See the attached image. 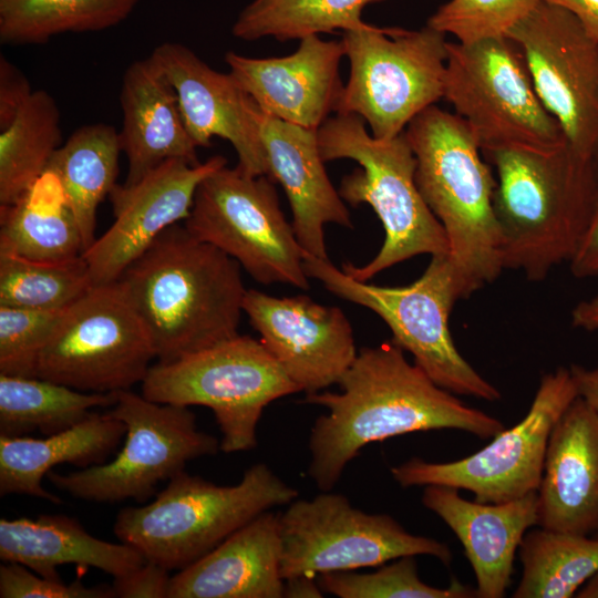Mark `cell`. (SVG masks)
Masks as SVG:
<instances>
[{"label": "cell", "mask_w": 598, "mask_h": 598, "mask_svg": "<svg viewBox=\"0 0 598 598\" xmlns=\"http://www.w3.org/2000/svg\"><path fill=\"white\" fill-rule=\"evenodd\" d=\"M338 384L340 392L320 391L303 400L327 409L308 442V475L322 492L336 486L368 444L432 430H460L480 439L505 430L501 420L433 382L392 340L362 348Z\"/></svg>", "instance_id": "1"}, {"label": "cell", "mask_w": 598, "mask_h": 598, "mask_svg": "<svg viewBox=\"0 0 598 598\" xmlns=\"http://www.w3.org/2000/svg\"><path fill=\"white\" fill-rule=\"evenodd\" d=\"M117 281L145 323L158 362L239 334L247 291L240 265L185 226L166 228Z\"/></svg>", "instance_id": "2"}, {"label": "cell", "mask_w": 598, "mask_h": 598, "mask_svg": "<svg viewBox=\"0 0 598 598\" xmlns=\"http://www.w3.org/2000/svg\"><path fill=\"white\" fill-rule=\"evenodd\" d=\"M497 179L493 207L504 269L543 281L574 256L598 194L594 159L568 143L551 152L483 153Z\"/></svg>", "instance_id": "3"}, {"label": "cell", "mask_w": 598, "mask_h": 598, "mask_svg": "<svg viewBox=\"0 0 598 598\" xmlns=\"http://www.w3.org/2000/svg\"><path fill=\"white\" fill-rule=\"evenodd\" d=\"M404 135L416 158V186L445 230L447 257L467 299L504 270L491 165L465 121L435 104Z\"/></svg>", "instance_id": "4"}, {"label": "cell", "mask_w": 598, "mask_h": 598, "mask_svg": "<svg viewBox=\"0 0 598 598\" xmlns=\"http://www.w3.org/2000/svg\"><path fill=\"white\" fill-rule=\"evenodd\" d=\"M324 162L349 158L360 168L342 177L339 194L353 207L368 204L384 229L375 257L363 266L344 262L342 270L368 281L384 269L419 255H447L445 230L424 202L415 183L416 158L404 132L378 140L357 114L336 113L318 128Z\"/></svg>", "instance_id": "5"}, {"label": "cell", "mask_w": 598, "mask_h": 598, "mask_svg": "<svg viewBox=\"0 0 598 598\" xmlns=\"http://www.w3.org/2000/svg\"><path fill=\"white\" fill-rule=\"evenodd\" d=\"M298 495L265 463L251 465L235 485H216L182 471L153 502L121 509L113 529L146 560L181 570L258 515Z\"/></svg>", "instance_id": "6"}, {"label": "cell", "mask_w": 598, "mask_h": 598, "mask_svg": "<svg viewBox=\"0 0 598 598\" xmlns=\"http://www.w3.org/2000/svg\"><path fill=\"white\" fill-rule=\"evenodd\" d=\"M303 268L329 292L377 313L390 328L392 341L412 354L414 363L437 385L454 394L501 400L499 390L463 358L452 338L450 316L455 302L465 298L447 255L431 256L421 277L403 287L359 281L329 258L309 254Z\"/></svg>", "instance_id": "7"}, {"label": "cell", "mask_w": 598, "mask_h": 598, "mask_svg": "<svg viewBox=\"0 0 598 598\" xmlns=\"http://www.w3.org/2000/svg\"><path fill=\"white\" fill-rule=\"evenodd\" d=\"M297 392L261 341L240 334L171 362L157 361L142 382V395L154 402L209 408L225 453L255 448L265 408Z\"/></svg>", "instance_id": "8"}, {"label": "cell", "mask_w": 598, "mask_h": 598, "mask_svg": "<svg viewBox=\"0 0 598 598\" xmlns=\"http://www.w3.org/2000/svg\"><path fill=\"white\" fill-rule=\"evenodd\" d=\"M444 97L468 125L482 154L551 152L568 143L538 96L520 48L507 35L447 42Z\"/></svg>", "instance_id": "9"}, {"label": "cell", "mask_w": 598, "mask_h": 598, "mask_svg": "<svg viewBox=\"0 0 598 598\" xmlns=\"http://www.w3.org/2000/svg\"><path fill=\"white\" fill-rule=\"evenodd\" d=\"M349 78L336 112L357 114L371 135L391 140L444 97L447 41L427 24L420 30L365 27L344 31Z\"/></svg>", "instance_id": "10"}, {"label": "cell", "mask_w": 598, "mask_h": 598, "mask_svg": "<svg viewBox=\"0 0 598 598\" xmlns=\"http://www.w3.org/2000/svg\"><path fill=\"white\" fill-rule=\"evenodd\" d=\"M185 228L235 259L262 285L309 289L307 254L280 208L275 181L226 165L198 186Z\"/></svg>", "instance_id": "11"}, {"label": "cell", "mask_w": 598, "mask_h": 598, "mask_svg": "<svg viewBox=\"0 0 598 598\" xmlns=\"http://www.w3.org/2000/svg\"><path fill=\"white\" fill-rule=\"evenodd\" d=\"M109 412L126 425L125 441L110 461L69 474L48 473L69 495L92 502H146L156 487L184 471L187 462L214 455L220 442L199 431L187 408L158 403L131 390L117 392Z\"/></svg>", "instance_id": "12"}, {"label": "cell", "mask_w": 598, "mask_h": 598, "mask_svg": "<svg viewBox=\"0 0 598 598\" xmlns=\"http://www.w3.org/2000/svg\"><path fill=\"white\" fill-rule=\"evenodd\" d=\"M155 358L150 332L118 281L92 286L69 306L35 375L90 393L130 390Z\"/></svg>", "instance_id": "13"}, {"label": "cell", "mask_w": 598, "mask_h": 598, "mask_svg": "<svg viewBox=\"0 0 598 598\" xmlns=\"http://www.w3.org/2000/svg\"><path fill=\"white\" fill-rule=\"evenodd\" d=\"M281 576H315L379 567L408 555H429L448 566L450 547L408 532L389 514L365 513L342 494L296 498L279 515Z\"/></svg>", "instance_id": "14"}, {"label": "cell", "mask_w": 598, "mask_h": 598, "mask_svg": "<svg viewBox=\"0 0 598 598\" xmlns=\"http://www.w3.org/2000/svg\"><path fill=\"white\" fill-rule=\"evenodd\" d=\"M577 396L570 370L559 367L542 377L524 419L480 451L441 463L412 457L392 467L391 475L404 488L450 486L470 491L480 503L498 504L537 492L550 432Z\"/></svg>", "instance_id": "15"}, {"label": "cell", "mask_w": 598, "mask_h": 598, "mask_svg": "<svg viewBox=\"0 0 598 598\" xmlns=\"http://www.w3.org/2000/svg\"><path fill=\"white\" fill-rule=\"evenodd\" d=\"M520 48L535 90L568 144L594 159L598 150V43L568 10L540 0L506 34Z\"/></svg>", "instance_id": "16"}, {"label": "cell", "mask_w": 598, "mask_h": 598, "mask_svg": "<svg viewBox=\"0 0 598 598\" xmlns=\"http://www.w3.org/2000/svg\"><path fill=\"white\" fill-rule=\"evenodd\" d=\"M226 164L221 155L197 165L171 159L133 185L116 184L109 195L114 221L82 254L92 285L117 281L166 228L188 217L199 184Z\"/></svg>", "instance_id": "17"}, {"label": "cell", "mask_w": 598, "mask_h": 598, "mask_svg": "<svg viewBox=\"0 0 598 598\" xmlns=\"http://www.w3.org/2000/svg\"><path fill=\"white\" fill-rule=\"evenodd\" d=\"M243 311L260 341L306 395L338 384L357 358L352 327L336 306L306 295L246 291Z\"/></svg>", "instance_id": "18"}, {"label": "cell", "mask_w": 598, "mask_h": 598, "mask_svg": "<svg viewBox=\"0 0 598 598\" xmlns=\"http://www.w3.org/2000/svg\"><path fill=\"white\" fill-rule=\"evenodd\" d=\"M153 59L174 86L181 113L197 147L215 136L228 141L238 167L251 176H269L261 141L260 109L230 73L215 71L190 49L176 42L156 47Z\"/></svg>", "instance_id": "19"}, {"label": "cell", "mask_w": 598, "mask_h": 598, "mask_svg": "<svg viewBox=\"0 0 598 598\" xmlns=\"http://www.w3.org/2000/svg\"><path fill=\"white\" fill-rule=\"evenodd\" d=\"M342 56L341 40L326 41L312 34L286 56L257 59L229 51L225 62L264 113L318 131L336 112L343 89L339 75Z\"/></svg>", "instance_id": "20"}, {"label": "cell", "mask_w": 598, "mask_h": 598, "mask_svg": "<svg viewBox=\"0 0 598 598\" xmlns=\"http://www.w3.org/2000/svg\"><path fill=\"white\" fill-rule=\"evenodd\" d=\"M460 489L424 486L422 504L456 535L476 579L478 598H503L512 584L514 561L524 535L538 522V497L498 503L463 498Z\"/></svg>", "instance_id": "21"}, {"label": "cell", "mask_w": 598, "mask_h": 598, "mask_svg": "<svg viewBox=\"0 0 598 598\" xmlns=\"http://www.w3.org/2000/svg\"><path fill=\"white\" fill-rule=\"evenodd\" d=\"M539 527L598 530V412L577 396L555 423L537 489Z\"/></svg>", "instance_id": "22"}, {"label": "cell", "mask_w": 598, "mask_h": 598, "mask_svg": "<svg viewBox=\"0 0 598 598\" xmlns=\"http://www.w3.org/2000/svg\"><path fill=\"white\" fill-rule=\"evenodd\" d=\"M259 125L269 176L285 190L299 245L307 254L328 259L324 226L337 224L352 229L353 223L328 177L317 131L281 121L261 110Z\"/></svg>", "instance_id": "23"}, {"label": "cell", "mask_w": 598, "mask_h": 598, "mask_svg": "<svg viewBox=\"0 0 598 598\" xmlns=\"http://www.w3.org/2000/svg\"><path fill=\"white\" fill-rule=\"evenodd\" d=\"M279 515L267 511L172 576L168 598H281Z\"/></svg>", "instance_id": "24"}, {"label": "cell", "mask_w": 598, "mask_h": 598, "mask_svg": "<svg viewBox=\"0 0 598 598\" xmlns=\"http://www.w3.org/2000/svg\"><path fill=\"white\" fill-rule=\"evenodd\" d=\"M122 152L127 159L124 185H133L171 159L200 162L185 126L171 81L152 55L136 60L124 73L120 92Z\"/></svg>", "instance_id": "25"}, {"label": "cell", "mask_w": 598, "mask_h": 598, "mask_svg": "<svg viewBox=\"0 0 598 598\" xmlns=\"http://www.w3.org/2000/svg\"><path fill=\"white\" fill-rule=\"evenodd\" d=\"M0 559L52 580H61L58 567L65 564L97 568L115 578L146 561L131 545L96 538L72 517L47 514L35 519L2 517Z\"/></svg>", "instance_id": "26"}, {"label": "cell", "mask_w": 598, "mask_h": 598, "mask_svg": "<svg viewBox=\"0 0 598 598\" xmlns=\"http://www.w3.org/2000/svg\"><path fill=\"white\" fill-rule=\"evenodd\" d=\"M125 432V423L110 412H92L80 423L40 439L0 434V495L60 504L61 498L42 486L44 475L62 463L84 468L106 462Z\"/></svg>", "instance_id": "27"}, {"label": "cell", "mask_w": 598, "mask_h": 598, "mask_svg": "<svg viewBox=\"0 0 598 598\" xmlns=\"http://www.w3.org/2000/svg\"><path fill=\"white\" fill-rule=\"evenodd\" d=\"M83 251L80 227L53 173L42 174L16 203L0 206V252L60 262Z\"/></svg>", "instance_id": "28"}, {"label": "cell", "mask_w": 598, "mask_h": 598, "mask_svg": "<svg viewBox=\"0 0 598 598\" xmlns=\"http://www.w3.org/2000/svg\"><path fill=\"white\" fill-rule=\"evenodd\" d=\"M121 152L120 133L111 125L95 123L74 131L48 164L45 172L60 181L78 221L84 251L96 239L97 207L116 185Z\"/></svg>", "instance_id": "29"}, {"label": "cell", "mask_w": 598, "mask_h": 598, "mask_svg": "<svg viewBox=\"0 0 598 598\" xmlns=\"http://www.w3.org/2000/svg\"><path fill=\"white\" fill-rule=\"evenodd\" d=\"M117 392H82L38 377L0 373V434L51 435L87 417L96 406H113Z\"/></svg>", "instance_id": "30"}, {"label": "cell", "mask_w": 598, "mask_h": 598, "mask_svg": "<svg viewBox=\"0 0 598 598\" xmlns=\"http://www.w3.org/2000/svg\"><path fill=\"white\" fill-rule=\"evenodd\" d=\"M61 140L55 100L44 90L33 91L0 130V206L16 203L45 173Z\"/></svg>", "instance_id": "31"}, {"label": "cell", "mask_w": 598, "mask_h": 598, "mask_svg": "<svg viewBox=\"0 0 598 598\" xmlns=\"http://www.w3.org/2000/svg\"><path fill=\"white\" fill-rule=\"evenodd\" d=\"M518 555L514 598H570L598 570V537L539 527L527 530Z\"/></svg>", "instance_id": "32"}, {"label": "cell", "mask_w": 598, "mask_h": 598, "mask_svg": "<svg viewBox=\"0 0 598 598\" xmlns=\"http://www.w3.org/2000/svg\"><path fill=\"white\" fill-rule=\"evenodd\" d=\"M138 0H0V40L39 44L66 32L101 31L128 17Z\"/></svg>", "instance_id": "33"}, {"label": "cell", "mask_w": 598, "mask_h": 598, "mask_svg": "<svg viewBox=\"0 0 598 598\" xmlns=\"http://www.w3.org/2000/svg\"><path fill=\"white\" fill-rule=\"evenodd\" d=\"M384 0H252L239 13L233 34L245 41L272 37L278 41L355 30L367 25L363 9Z\"/></svg>", "instance_id": "34"}, {"label": "cell", "mask_w": 598, "mask_h": 598, "mask_svg": "<svg viewBox=\"0 0 598 598\" xmlns=\"http://www.w3.org/2000/svg\"><path fill=\"white\" fill-rule=\"evenodd\" d=\"M84 258L50 262L0 252V306L61 310L91 287Z\"/></svg>", "instance_id": "35"}, {"label": "cell", "mask_w": 598, "mask_h": 598, "mask_svg": "<svg viewBox=\"0 0 598 598\" xmlns=\"http://www.w3.org/2000/svg\"><path fill=\"white\" fill-rule=\"evenodd\" d=\"M416 556L408 555L379 566L375 571L359 574L331 571L317 575L324 594L340 598H472L473 589L456 579L446 588L430 586L421 580Z\"/></svg>", "instance_id": "36"}, {"label": "cell", "mask_w": 598, "mask_h": 598, "mask_svg": "<svg viewBox=\"0 0 598 598\" xmlns=\"http://www.w3.org/2000/svg\"><path fill=\"white\" fill-rule=\"evenodd\" d=\"M540 0H450L441 6L427 25L453 34L460 43L470 44L506 35Z\"/></svg>", "instance_id": "37"}, {"label": "cell", "mask_w": 598, "mask_h": 598, "mask_svg": "<svg viewBox=\"0 0 598 598\" xmlns=\"http://www.w3.org/2000/svg\"><path fill=\"white\" fill-rule=\"evenodd\" d=\"M65 309L0 306V373L37 377L38 359Z\"/></svg>", "instance_id": "38"}, {"label": "cell", "mask_w": 598, "mask_h": 598, "mask_svg": "<svg viewBox=\"0 0 598 598\" xmlns=\"http://www.w3.org/2000/svg\"><path fill=\"white\" fill-rule=\"evenodd\" d=\"M1 598H114L109 585L85 586L80 578L70 584L32 574L18 563L0 566Z\"/></svg>", "instance_id": "39"}, {"label": "cell", "mask_w": 598, "mask_h": 598, "mask_svg": "<svg viewBox=\"0 0 598 598\" xmlns=\"http://www.w3.org/2000/svg\"><path fill=\"white\" fill-rule=\"evenodd\" d=\"M171 579L168 569L146 560L142 566L115 577L111 588L113 597L168 598Z\"/></svg>", "instance_id": "40"}, {"label": "cell", "mask_w": 598, "mask_h": 598, "mask_svg": "<svg viewBox=\"0 0 598 598\" xmlns=\"http://www.w3.org/2000/svg\"><path fill=\"white\" fill-rule=\"evenodd\" d=\"M25 75L6 56L0 58V130L12 121L32 94Z\"/></svg>", "instance_id": "41"}, {"label": "cell", "mask_w": 598, "mask_h": 598, "mask_svg": "<svg viewBox=\"0 0 598 598\" xmlns=\"http://www.w3.org/2000/svg\"><path fill=\"white\" fill-rule=\"evenodd\" d=\"M569 264L571 274L577 278L598 276V194L587 227Z\"/></svg>", "instance_id": "42"}, {"label": "cell", "mask_w": 598, "mask_h": 598, "mask_svg": "<svg viewBox=\"0 0 598 598\" xmlns=\"http://www.w3.org/2000/svg\"><path fill=\"white\" fill-rule=\"evenodd\" d=\"M571 12L588 37L598 43V0H544Z\"/></svg>", "instance_id": "43"}, {"label": "cell", "mask_w": 598, "mask_h": 598, "mask_svg": "<svg viewBox=\"0 0 598 598\" xmlns=\"http://www.w3.org/2000/svg\"><path fill=\"white\" fill-rule=\"evenodd\" d=\"M569 370L578 396L598 412V368L588 369L579 364H571Z\"/></svg>", "instance_id": "44"}, {"label": "cell", "mask_w": 598, "mask_h": 598, "mask_svg": "<svg viewBox=\"0 0 598 598\" xmlns=\"http://www.w3.org/2000/svg\"><path fill=\"white\" fill-rule=\"evenodd\" d=\"M323 591L320 588L317 577L309 575H297L285 579L283 595L287 598H321Z\"/></svg>", "instance_id": "45"}, {"label": "cell", "mask_w": 598, "mask_h": 598, "mask_svg": "<svg viewBox=\"0 0 598 598\" xmlns=\"http://www.w3.org/2000/svg\"><path fill=\"white\" fill-rule=\"evenodd\" d=\"M571 324L586 331H598V296L582 300L574 307Z\"/></svg>", "instance_id": "46"}, {"label": "cell", "mask_w": 598, "mask_h": 598, "mask_svg": "<svg viewBox=\"0 0 598 598\" xmlns=\"http://www.w3.org/2000/svg\"><path fill=\"white\" fill-rule=\"evenodd\" d=\"M579 598H598V570L577 591Z\"/></svg>", "instance_id": "47"}, {"label": "cell", "mask_w": 598, "mask_h": 598, "mask_svg": "<svg viewBox=\"0 0 598 598\" xmlns=\"http://www.w3.org/2000/svg\"><path fill=\"white\" fill-rule=\"evenodd\" d=\"M594 164H595V167H596V171H597V174H598V150L595 154V157H594Z\"/></svg>", "instance_id": "48"}, {"label": "cell", "mask_w": 598, "mask_h": 598, "mask_svg": "<svg viewBox=\"0 0 598 598\" xmlns=\"http://www.w3.org/2000/svg\"><path fill=\"white\" fill-rule=\"evenodd\" d=\"M596 537H598V530L596 532Z\"/></svg>", "instance_id": "49"}]
</instances>
